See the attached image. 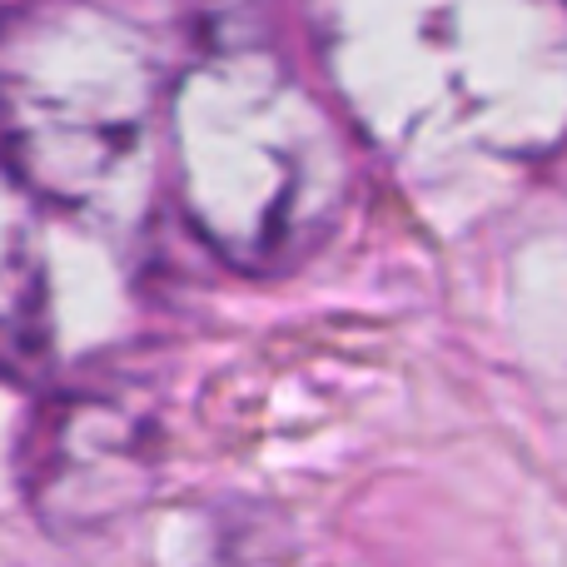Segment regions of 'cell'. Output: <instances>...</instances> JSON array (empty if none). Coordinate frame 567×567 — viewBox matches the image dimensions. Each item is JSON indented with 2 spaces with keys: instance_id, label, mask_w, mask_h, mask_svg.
<instances>
[]
</instances>
